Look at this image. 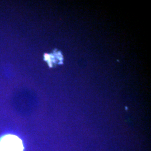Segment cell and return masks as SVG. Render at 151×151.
<instances>
[{"instance_id": "1", "label": "cell", "mask_w": 151, "mask_h": 151, "mask_svg": "<svg viewBox=\"0 0 151 151\" xmlns=\"http://www.w3.org/2000/svg\"><path fill=\"white\" fill-rule=\"evenodd\" d=\"M22 139L17 135L6 134L0 137V151H24Z\"/></svg>"}]
</instances>
